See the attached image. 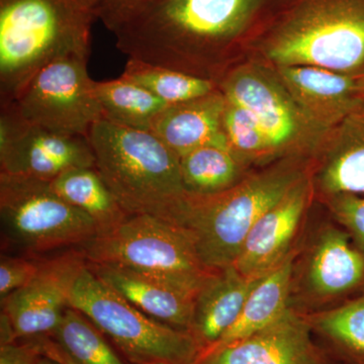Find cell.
Returning a JSON list of instances; mask_svg holds the SVG:
<instances>
[{
	"instance_id": "cell-1",
	"label": "cell",
	"mask_w": 364,
	"mask_h": 364,
	"mask_svg": "<svg viewBox=\"0 0 364 364\" xmlns=\"http://www.w3.org/2000/svg\"><path fill=\"white\" fill-rule=\"evenodd\" d=\"M262 0H156L114 31L129 59L213 79L210 60L244 32Z\"/></svg>"
},
{
	"instance_id": "cell-2",
	"label": "cell",
	"mask_w": 364,
	"mask_h": 364,
	"mask_svg": "<svg viewBox=\"0 0 364 364\" xmlns=\"http://www.w3.org/2000/svg\"><path fill=\"white\" fill-rule=\"evenodd\" d=\"M97 0H0V105L11 104L43 67L87 58Z\"/></svg>"
},
{
	"instance_id": "cell-3",
	"label": "cell",
	"mask_w": 364,
	"mask_h": 364,
	"mask_svg": "<svg viewBox=\"0 0 364 364\" xmlns=\"http://www.w3.org/2000/svg\"><path fill=\"white\" fill-rule=\"evenodd\" d=\"M88 141L95 167L129 215H150L176 225L189 193L179 157L151 131L102 119Z\"/></svg>"
},
{
	"instance_id": "cell-4",
	"label": "cell",
	"mask_w": 364,
	"mask_h": 364,
	"mask_svg": "<svg viewBox=\"0 0 364 364\" xmlns=\"http://www.w3.org/2000/svg\"><path fill=\"white\" fill-rule=\"evenodd\" d=\"M305 174L291 165L245 177L233 188L215 193H189L177 219L208 270L231 267L256 222L279 203Z\"/></svg>"
},
{
	"instance_id": "cell-5",
	"label": "cell",
	"mask_w": 364,
	"mask_h": 364,
	"mask_svg": "<svg viewBox=\"0 0 364 364\" xmlns=\"http://www.w3.org/2000/svg\"><path fill=\"white\" fill-rule=\"evenodd\" d=\"M264 52L277 67L353 74L364 65V0H304L273 31Z\"/></svg>"
},
{
	"instance_id": "cell-6",
	"label": "cell",
	"mask_w": 364,
	"mask_h": 364,
	"mask_svg": "<svg viewBox=\"0 0 364 364\" xmlns=\"http://www.w3.org/2000/svg\"><path fill=\"white\" fill-rule=\"evenodd\" d=\"M69 306L97 326L133 364H195L202 352L191 332L146 315L100 279L86 261L72 282Z\"/></svg>"
},
{
	"instance_id": "cell-7",
	"label": "cell",
	"mask_w": 364,
	"mask_h": 364,
	"mask_svg": "<svg viewBox=\"0 0 364 364\" xmlns=\"http://www.w3.org/2000/svg\"><path fill=\"white\" fill-rule=\"evenodd\" d=\"M76 250L87 262L129 268L196 291L213 272L182 228L150 215H128Z\"/></svg>"
},
{
	"instance_id": "cell-8",
	"label": "cell",
	"mask_w": 364,
	"mask_h": 364,
	"mask_svg": "<svg viewBox=\"0 0 364 364\" xmlns=\"http://www.w3.org/2000/svg\"><path fill=\"white\" fill-rule=\"evenodd\" d=\"M2 233L26 253L80 247L100 234L97 223L67 203L51 181L0 173Z\"/></svg>"
},
{
	"instance_id": "cell-9",
	"label": "cell",
	"mask_w": 364,
	"mask_h": 364,
	"mask_svg": "<svg viewBox=\"0 0 364 364\" xmlns=\"http://www.w3.org/2000/svg\"><path fill=\"white\" fill-rule=\"evenodd\" d=\"M11 104L26 121L68 135L88 138L93 124L102 119L87 58L81 57L43 67Z\"/></svg>"
},
{
	"instance_id": "cell-10",
	"label": "cell",
	"mask_w": 364,
	"mask_h": 364,
	"mask_svg": "<svg viewBox=\"0 0 364 364\" xmlns=\"http://www.w3.org/2000/svg\"><path fill=\"white\" fill-rule=\"evenodd\" d=\"M76 167H95L87 136L31 123L13 104L0 105V173L51 181Z\"/></svg>"
},
{
	"instance_id": "cell-11",
	"label": "cell",
	"mask_w": 364,
	"mask_h": 364,
	"mask_svg": "<svg viewBox=\"0 0 364 364\" xmlns=\"http://www.w3.org/2000/svg\"><path fill=\"white\" fill-rule=\"evenodd\" d=\"M227 100L254 117L275 152L294 149L317 135L306 124L277 74L252 64L236 67L218 83Z\"/></svg>"
},
{
	"instance_id": "cell-12",
	"label": "cell",
	"mask_w": 364,
	"mask_h": 364,
	"mask_svg": "<svg viewBox=\"0 0 364 364\" xmlns=\"http://www.w3.org/2000/svg\"><path fill=\"white\" fill-rule=\"evenodd\" d=\"M85 258L76 249L51 260L41 261L26 286L1 299L16 341L51 337L69 308L72 282Z\"/></svg>"
},
{
	"instance_id": "cell-13",
	"label": "cell",
	"mask_w": 364,
	"mask_h": 364,
	"mask_svg": "<svg viewBox=\"0 0 364 364\" xmlns=\"http://www.w3.org/2000/svg\"><path fill=\"white\" fill-rule=\"evenodd\" d=\"M312 331L308 318L289 308L260 331L205 349L195 364H328Z\"/></svg>"
},
{
	"instance_id": "cell-14",
	"label": "cell",
	"mask_w": 364,
	"mask_h": 364,
	"mask_svg": "<svg viewBox=\"0 0 364 364\" xmlns=\"http://www.w3.org/2000/svg\"><path fill=\"white\" fill-rule=\"evenodd\" d=\"M277 74L316 134L334 130L363 100L356 74L313 66H277Z\"/></svg>"
},
{
	"instance_id": "cell-15",
	"label": "cell",
	"mask_w": 364,
	"mask_h": 364,
	"mask_svg": "<svg viewBox=\"0 0 364 364\" xmlns=\"http://www.w3.org/2000/svg\"><path fill=\"white\" fill-rule=\"evenodd\" d=\"M311 195L304 176L256 222L234 267L249 277H262L287 259Z\"/></svg>"
},
{
	"instance_id": "cell-16",
	"label": "cell",
	"mask_w": 364,
	"mask_h": 364,
	"mask_svg": "<svg viewBox=\"0 0 364 364\" xmlns=\"http://www.w3.org/2000/svg\"><path fill=\"white\" fill-rule=\"evenodd\" d=\"M87 264L100 279L146 315L177 329L191 330L198 291L126 267Z\"/></svg>"
},
{
	"instance_id": "cell-17",
	"label": "cell",
	"mask_w": 364,
	"mask_h": 364,
	"mask_svg": "<svg viewBox=\"0 0 364 364\" xmlns=\"http://www.w3.org/2000/svg\"><path fill=\"white\" fill-rule=\"evenodd\" d=\"M262 277H246L234 265L208 275L196 294L189 330L202 351L217 343L233 326Z\"/></svg>"
},
{
	"instance_id": "cell-18",
	"label": "cell",
	"mask_w": 364,
	"mask_h": 364,
	"mask_svg": "<svg viewBox=\"0 0 364 364\" xmlns=\"http://www.w3.org/2000/svg\"><path fill=\"white\" fill-rule=\"evenodd\" d=\"M225 107L226 97L218 86L207 95L165 107L150 131L179 158L208 144L228 145L223 131Z\"/></svg>"
},
{
	"instance_id": "cell-19",
	"label": "cell",
	"mask_w": 364,
	"mask_h": 364,
	"mask_svg": "<svg viewBox=\"0 0 364 364\" xmlns=\"http://www.w3.org/2000/svg\"><path fill=\"white\" fill-rule=\"evenodd\" d=\"M309 289L318 298H337L364 286V253L347 232L327 228L309 258Z\"/></svg>"
},
{
	"instance_id": "cell-20",
	"label": "cell",
	"mask_w": 364,
	"mask_h": 364,
	"mask_svg": "<svg viewBox=\"0 0 364 364\" xmlns=\"http://www.w3.org/2000/svg\"><path fill=\"white\" fill-rule=\"evenodd\" d=\"M318 181L327 195L364 196V97L333 130Z\"/></svg>"
},
{
	"instance_id": "cell-21",
	"label": "cell",
	"mask_w": 364,
	"mask_h": 364,
	"mask_svg": "<svg viewBox=\"0 0 364 364\" xmlns=\"http://www.w3.org/2000/svg\"><path fill=\"white\" fill-rule=\"evenodd\" d=\"M294 260V254L291 252L284 262L260 279L248 296L236 322L214 345L245 338L272 325L289 310Z\"/></svg>"
},
{
	"instance_id": "cell-22",
	"label": "cell",
	"mask_w": 364,
	"mask_h": 364,
	"mask_svg": "<svg viewBox=\"0 0 364 364\" xmlns=\"http://www.w3.org/2000/svg\"><path fill=\"white\" fill-rule=\"evenodd\" d=\"M54 191L81 212L90 215L100 234L114 229L128 217L95 167H76L51 181Z\"/></svg>"
},
{
	"instance_id": "cell-23",
	"label": "cell",
	"mask_w": 364,
	"mask_h": 364,
	"mask_svg": "<svg viewBox=\"0 0 364 364\" xmlns=\"http://www.w3.org/2000/svg\"><path fill=\"white\" fill-rule=\"evenodd\" d=\"M245 163L223 144H208L179 158L184 188L198 196L215 195L233 188L245 178Z\"/></svg>"
},
{
	"instance_id": "cell-24",
	"label": "cell",
	"mask_w": 364,
	"mask_h": 364,
	"mask_svg": "<svg viewBox=\"0 0 364 364\" xmlns=\"http://www.w3.org/2000/svg\"><path fill=\"white\" fill-rule=\"evenodd\" d=\"M95 92L102 119L138 130L150 131L155 117L168 107L146 88L122 76L95 81Z\"/></svg>"
},
{
	"instance_id": "cell-25",
	"label": "cell",
	"mask_w": 364,
	"mask_h": 364,
	"mask_svg": "<svg viewBox=\"0 0 364 364\" xmlns=\"http://www.w3.org/2000/svg\"><path fill=\"white\" fill-rule=\"evenodd\" d=\"M121 76L146 88L168 105L203 97L218 88V83L210 79L135 59H128Z\"/></svg>"
},
{
	"instance_id": "cell-26",
	"label": "cell",
	"mask_w": 364,
	"mask_h": 364,
	"mask_svg": "<svg viewBox=\"0 0 364 364\" xmlns=\"http://www.w3.org/2000/svg\"><path fill=\"white\" fill-rule=\"evenodd\" d=\"M348 364H364V294L338 308L306 317Z\"/></svg>"
},
{
	"instance_id": "cell-27",
	"label": "cell",
	"mask_w": 364,
	"mask_h": 364,
	"mask_svg": "<svg viewBox=\"0 0 364 364\" xmlns=\"http://www.w3.org/2000/svg\"><path fill=\"white\" fill-rule=\"evenodd\" d=\"M51 338L77 364H126L100 329L75 309H66Z\"/></svg>"
},
{
	"instance_id": "cell-28",
	"label": "cell",
	"mask_w": 364,
	"mask_h": 364,
	"mask_svg": "<svg viewBox=\"0 0 364 364\" xmlns=\"http://www.w3.org/2000/svg\"><path fill=\"white\" fill-rule=\"evenodd\" d=\"M223 131L230 149L244 162L277 154L254 117L240 105L226 100Z\"/></svg>"
},
{
	"instance_id": "cell-29",
	"label": "cell",
	"mask_w": 364,
	"mask_h": 364,
	"mask_svg": "<svg viewBox=\"0 0 364 364\" xmlns=\"http://www.w3.org/2000/svg\"><path fill=\"white\" fill-rule=\"evenodd\" d=\"M330 207L337 221L364 253V196L352 193L332 196Z\"/></svg>"
},
{
	"instance_id": "cell-30",
	"label": "cell",
	"mask_w": 364,
	"mask_h": 364,
	"mask_svg": "<svg viewBox=\"0 0 364 364\" xmlns=\"http://www.w3.org/2000/svg\"><path fill=\"white\" fill-rule=\"evenodd\" d=\"M41 262L2 255L0 260V299L26 286L39 270Z\"/></svg>"
},
{
	"instance_id": "cell-31",
	"label": "cell",
	"mask_w": 364,
	"mask_h": 364,
	"mask_svg": "<svg viewBox=\"0 0 364 364\" xmlns=\"http://www.w3.org/2000/svg\"><path fill=\"white\" fill-rule=\"evenodd\" d=\"M154 1L156 0H98L95 6V14L105 28L114 33L117 28Z\"/></svg>"
},
{
	"instance_id": "cell-32",
	"label": "cell",
	"mask_w": 364,
	"mask_h": 364,
	"mask_svg": "<svg viewBox=\"0 0 364 364\" xmlns=\"http://www.w3.org/2000/svg\"><path fill=\"white\" fill-rule=\"evenodd\" d=\"M42 356L35 340L0 345V364H37Z\"/></svg>"
},
{
	"instance_id": "cell-33",
	"label": "cell",
	"mask_w": 364,
	"mask_h": 364,
	"mask_svg": "<svg viewBox=\"0 0 364 364\" xmlns=\"http://www.w3.org/2000/svg\"><path fill=\"white\" fill-rule=\"evenodd\" d=\"M33 340H35L36 343L39 346L43 355L54 359L61 364H77L51 337H40Z\"/></svg>"
},
{
	"instance_id": "cell-34",
	"label": "cell",
	"mask_w": 364,
	"mask_h": 364,
	"mask_svg": "<svg viewBox=\"0 0 364 364\" xmlns=\"http://www.w3.org/2000/svg\"><path fill=\"white\" fill-rule=\"evenodd\" d=\"M356 90L361 97H364V73L356 74Z\"/></svg>"
},
{
	"instance_id": "cell-35",
	"label": "cell",
	"mask_w": 364,
	"mask_h": 364,
	"mask_svg": "<svg viewBox=\"0 0 364 364\" xmlns=\"http://www.w3.org/2000/svg\"><path fill=\"white\" fill-rule=\"evenodd\" d=\"M37 364H61L58 361L54 360V359L47 358V356L43 355L38 361Z\"/></svg>"
},
{
	"instance_id": "cell-36",
	"label": "cell",
	"mask_w": 364,
	"mask_h": 364,
	"mask_svg": "<svg viewBox=\"0 0 364 364\" xmlns=\"http://www.w3.org/2000/svg\"><path fill=\"white\" fill-rule=\"evenodd\" d=\"M149 364H171V363H163V361H156V363H152Z\"/></svg>"
},
{
	"instance_id": "cell-37",
	"label": "cell",
	"mask_w": 364,
	"mask_h": 364,
	"mask_svg": "<svg viewBox=\"0 0 364 364\" xmlns=\"http://www.w3.org/2000/svg\"><path fill=\"white\" fill-rule=\"evenodd\" d=\"M97 1H98V0H97Z\"/></svg>"
}]
</instances>
